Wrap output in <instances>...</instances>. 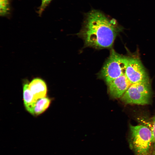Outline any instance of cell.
Returning <instances> with one entry per match:
<instances>
[{
  "instance_id": "obj_1",
  "label": "cell",
  "mask_w": 155,
  "mask_h": 155,
  "mask_svg": "<svg viewBox=\"0 0 155 155\" xmlns=\"http://www.w3.org/2000/svg\"><path fill=\"white\" fill-rule=\"evenodd\" d=\"M122 28L114 19L99 10H93L87 14L78 35L83 39L86 46L108 48L112 46Z\"/></svg>"
},
{
  "instance_id": "obj_2",
  "label": "cell",
  "mask_w": 155,
  "mask_h": 155,
  "mask_svg": "<svg viewBox=\"0 0 155 155\" xmlns=\"http://www.w3.org/2000/svg\"><path fill=\"white\" fill-rule=\"evenodd\" d=\"M130 145L135 155H153V135L148 127L142 125H130Z\"/></svg>"
},
{
  "instance_id": "obj_3",
  "label": "cell",
  "mask_w": 155,
  "mask_h": 155,
  "mask_svg": "<svg viewBox=\"0 0 155 155\" xmlns=\"http://www.w3.org/2000/svg\"><path fill=\"white\" fill-rule=\"evenodd\" d=\"M128 59L112 49L99 73V77L107 84L125 74Z\"/></svg>"
},
{
  "instance_id": "obj_4",
  "label": "cell",
  "mask_w": 155,
  "mask_h": 155,
  "mask_svg": "<svg viewBox=\"0 0 155 155\" xmlns=\"http://www.w3.org/2000/svg\"><path fill=\"white\" fill-rule=\"evenodd\" d=\"M151 90L149 81L132 84L121 98L127 104L144 105L150 102Z\"/></svg>"
},
{
  "instance_id": "obj_5",
  "label": "cell",
  "mask_w": 155,
  "mask_h": 155,
  "mask_svg": "<svg viewBox=\"0 0 155 155\" xmlns=\"http://www.w3.org/2000/svg\"><path fill=\"white\" fill-rule=\"evenodd\" d=\"M125 75L131 84L149 81L141 61L136 58H129Z\"/></svg>"
},
{
  "instance_id": "obj_6",
  "label": "cell",
  "mask_w": 155,
  "mask_h": 155,
  "mask_svg": "<svg viewBox=\"0 0 155 155\" xmlns=\"http://www.w3.org/2000/svg\"><path fill=\"white\" fill-rule=\"evenodd\" d=\"M131 84L124 74L107 84L111 96L119 98L122 97Z\"/></svg>"
},
{
  "instance_id": "obj_7",
  "label": "cell",
  "mask_w": 155,
  "mask_h": 155,
  "mask_svg": "<svg viewBox=\"0 0 155 155\" xmlns=\"http://www.w3.org/2000/svg\"><path fill=\"white\" fill-rule=\"evenodd\" d=\"M29 88L36 100L46 96L47 87L42 79L36 78L33 79L29 83Z\"/></svg>"
},
{
  "instance_id": "obj_8",
  "label": "cell",
  "mask_w": 155,
  "mask_h": 155,
  "mask_svg": "<svg viewBox=\"0 0 155 155\" xmlns=\"http://www.w3.org/2000/svg\"><path fill=\"white\" fill-rule=\"evenodd\" d=\"M23 87L24 104L25 109L30 114L34 115V109L37 100L34 98L30 90L27 80L25 81Z\"/></svg>"
},
{
  "instance_id": "obj_9",
  "label": "cell",
  "mask_w": 155,
  "mask_h": 155,
  "mask_svg": "<svg viewBox=\"0 0 155 155\" xmlns=\"http://www.w3.org/2000/svg\"><path fill=\"white\" fill-rule=\"evenodd\" d=\"M51 102L50 99L46 96L38 99L34 107V115H40L44 112L49 107Z\"/></svg>"
},
{
  "instance_id": "obj_10",
  "label": "cell",
  "mask_w": 155,
  "mask_h": 155,
  "mask_svg": "<svg viewBox=\"0 0 155 155\" xmlns=\"http://www.w3.org/2000/svg\"><path fill=\"white\" fill-rule=\"evenodd\" d=\"M10 0H0V16H7L10 13Z\"/></svg>"
},
{
  "instance_id": "obj_11",
  "label": "cell",
  "mask_w": 155,
  "mask_h": 155,
  "mask_svg": "<svg viewBox=\"0 0 155 155\" xmlns=\"http://www.w3.org/2000/svg\"><path fill=\"white\" fill-rule=\"evenodd\" d=\"M52 0H41V4L39 7L38 13L41 16L43 11Z\"/></svg>"
},
{
  "instance_id": "obj_12",
  "label": "cell",
  "mask_w": 155,
  "mask_h": 155,
  "mask_svg": "<svg viewBox=\"0 0 155 155\" xmlns=\"http://www.w3.org/2000/svg\"><path fill=\"white\" fill-rule=\"evenodd\" d=\"M151 129L153 135V155H155V116L153 119L152 129Z\"/></svg>"
}]
</instances>
